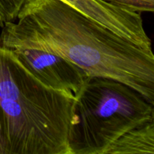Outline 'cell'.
Returning <instances> with one entry per match:
<instances>
[{
    "label": "cell",
    "instance_id": "obj_1",
    "mask_svg": "<svg viewBox=\"0 0 154 154\" xmlns=\"http://www.w3.org/2000/svg\"><path fill=\"white\" fill-rule=\"evenodd\" d=\"M9 48L51 51L90 78H105L135 90L154 105V55L86 16L63 0H29L17 22L2 27Z\"/></svg>",
    "mask_w": 154,
    "mask_h": 154
},
{
    "label": "cell",
    "instance_id": "obj_2",
    "mask_svg": "<svg viewBox=\"0 0 154 154\" xmlns=\"http://www.w3.org/2000/svg\"><path fill=\"white\" fill-rule=\"evenodd\" d=\"M75 102L42 84L0 42V154H70Z\"/></svg>",
    "mask_w": 154,
    "mask_h": 154
},
{
    "label": "cell",
    "instance_id": "obj_3",
    "mask_svg": "<svg viewBox=\"0 0 154 154\" xmlns=\"http://www.w3.org/2000/svg\"><path fill=\"white\" fill-rule=\"evenodd\" d=\"M153 106L123 83L89 78L76 97L70 154H105L128 131L153 121Z\"/></svg>",
    "mask_w": 154,
    "mask_h": 154
},
{
    "label": "cell",
    "instance_id": "obj_4",
    "mask_svg": "<svg viewBox=\"0 0 154 154\" xmlns=\"http://www.w3.org/2000/svg\"><path fill=\"white\" fill-rule=\"evenodd\" d=\"M22 64L45 86L75 98L90 77L65 57L45 50L11 48Z\"/></svg>",
    "mask_w": 154,
    "mask_h": 154
},
{
    "label": "cell",
    "instance_id": "obj_5",
    "mask_svg": "<svg viewBox=\"0 0 154 154\" xmlns=\"http://www.w3.org/2000/svg\"><path fill=\"white\" fill-rule=\"evenodd\" d=\"M63 1L134 45L152 51L151 40L144 29L141 14L102 0Z\"/></svg>",
    "mask_w": 154,
    "mask_h": 154
},
{
    "label": "cell",
    "instance_id": "obj_6",
    "mask_svg": "<svg viewBox=\"0 0 154 154\" xmlns=\"http://www.w3.org/2000/svg\"><path fill=\"white\" fill-rule=\"evenodd\" d=\"M105 154H154L153 120L128 131Z\"/></svg>",
    "mask_w": 154,
    "mask_h": 154
},
{
    "label": "cell",
    "instance_id": "obj_7",
    "mask_svg": "<svg viewBox=\"0 0 154 154\" xmlns=\"http://www.w3.org/2000/svg\"><path fill=\"white\" fill-rule=\"evenodd\" d=\"M29 0H0V26L14 22Z\"/></svg>",
    "mask_w": 154,
    "mask_h": 154
},
{
    "label": "cell",
    "instance_id": "obj_8",
    "mask_svg": "<svg viewBox=\"0 0 154 154\" xmlns=\"http://www.w3.org/2000/svg\"><path fill=\"white\" fill-rule=\"evenodd\" d=\"M104 2L137 13H153L154 0H102Z\"/></svg>",
    "mask_w": 154,
    "mask_h": 154
}]
</instances>
